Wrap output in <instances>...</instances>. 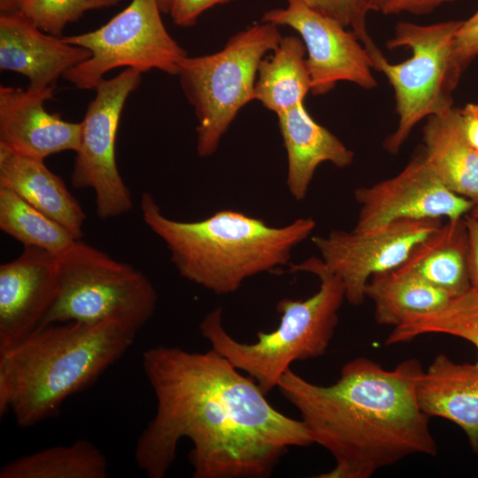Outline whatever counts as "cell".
<instances>
[{"label":"cell","instance_id":"cell-1","mask_svg":"<svg viewBox=\"0 0 478 478\" xmlns=\"http://www.w3.org/2000/svg\"><path fill=\"white\" fill-rule=\"evenodd\" d=\"M156 412L137 438L135 459L150 478L165 477L178 443H192L195 478L268 477L289 447L313 443L302 420L271 405L256 381L213 350L158 345L143 354Z\"/></svg>","mask_w":478,"mask_h":478},{"label":"cell","instance_id":"cell-2","mask_svg":"<svg viewBox=\"0 0 478 478\" xmlns=\"http://www.w3.org/2000/svg\"><path fill=\"white\" fill-rule=\"evenodd\" d=\"M418 360L386 370L366 358L347 362L331 385L312 383L288 369L277 389L299 412L313 443L335 465L319 478H369L414 454L435 456L437 444L415 385Z\"/></svg>","mask_w":478,"mask_h":478},{"label":"cell","instance_id":"cell-3","mask_svg":"<svg viewBox=\"0 0 478 478\" xmlns=\"http://www.w3.org/2000/svg\"><path fill=\"white\" fill-rule=\"evenodd\" d=\"M140 328L109 319L42 326L0 353V416L29 428L58 414L133 345Z\"/></svg>","mask_w":478,"mask_h":478},{"label":"cell","instance_id":"cell-4","mask_svg":"<svg viewBox=\"0 0 478 478\" xmlns=\"http://www.w3.org/2000/svg\"><path fill=\"white\" fill-rule=\"evenodd\" d=\"M143 220L166 244L179 274L218 295L236 291L256 274L289 264L292 250L314 230L312 218L272 227L224 209L197 221L165 216L153 196L141 197Z\"/></svg>","mask_w":478,"mask_h":478},{"label":"cell","instance_id":"cell-5","mask_svg":"<svg viewBox=\"0 0 478 478\" xmlns=\"http://www.w3.org/2000/svg\"><path fill=\"white\" fill-rule=\"evenodd\" d=\"M289 267V272L317 276L320 289L305 300L279 301L276 308L281 319L274 330L258 332L252 343L238 342L223 327L220 308L210 312L199 326L211 349L253 378L265 394L277 388L292 363L326 352L345 299L342 281L327 269L320 258L312 257Z\"/></svg>","mask_w":478,"mask_h":478},{"label":"cell","instance_id":"cell-6","mask_svg":"<svg viewBox=\"0 0 478 478\" xmlns=\"http://www.w3.org/2000/svg\"><path fill=\"white\" fill-rule=\"evenodd\" d=\"M278 27L260 21L233 35L221 50L180 62L177 75L197 120L200 157L216 152L241 109L254 100L258 65L282 38Z\"/></svg>","mask_w":478,"mask_h":478},{"label":"cell","instance_id":"cell-7","mask_svg":"<svg viewBox=\"0 0 478 478\" xmlns=\"http://www.w3.org/2000/svg\"><path fill=\"white\" fill-rule=\"evenodd\" d=\"M461 23L397 22L386 45L412 50V57L398 64L389 62L379 48L367 52L373 69L385 75L394 91L398 123L383 143L389 153L397 154L421 120L453 107L452 93L462 74L454 59L453 43Z\"/></svg>","mask_w":478,"mask_h":478},{"label":"cell","instance_id":"cell-8","mask_svg":"<svg viewBox=\"0 0 478 478\" xmlns=\"http://www.w3.org/2000/svg\"><path fill=\"white\" fill-rule=\"evenodd\" d=\"M58 263L57 295L40 327L117 319L141 329L153 316L156 289L133 266L81 240L58 254Z\"/></svg>","mask_w":478,"mask_h":478},{"label":"cell","instance_id":"cell-9","mask_svg":"<svg viewBox=\"0 0 478 478\" xmlns=\"http://www.w3.org/2000/svg\"><path fill=\"white\" fill-rule=\"evenodd\" d=\"M161 13L159 0H132L101 27L62 37L91 53L63 77L77 89H95L107 72L119 67L141 73L158 69L177 75L179 64L188 54L168 33Z\"/></svg>","mask_w":478,"mask_h":478},{"label":"cell","instance_id":"cell-10","mask_svg":"<svg viewBox=\"0 0 478 478\" xmlns=\"http://www.w3.org/2000/svg\"><path fill=\"white\" fill-rule=\"evenodd\" d=\"M142 81V73L126 68L112 79H104L95 89L81 124V143L75 152L71 183L95 193L96 212L108 220L128 212L131 193L119 172L115 144L119 122L128 96Z\"/></svg>","mask_w":478,"mask_h":478},{"label":"cell","instance_id":"cell-11","mask_svg":"<svg viewBox=\"0 0 478 478\" xmlns=\"http://www.w3.org/2000/svg\"><path fill=\"white\" fill-rule=\"evenodd\" d=\"M441 224V220H402L368 231L332 230L326 236H313L312 243L327 269L342 281L345 299L358 305L372 276L400 266Z\"/></svg>","mask_w":478,"mask_h":478},{"label":"cell","instance_id":"cell-12","mask_svg":"<svg viewBox=\"0 0 478 478\" xmlns=\"http://www.w3.org/2000/svg\"><path fill=\"white\" fill-rule=\"evenodd\" d=\"M286 2L284 8L266 11L261 21L287 26L299 34L306 49L313 96L328 93L338 81L365 89L377 87L369 54L352 31L300 0Z\"/></svg>","mask_w":478,"mask_h":478},{"label":"cell","instance_id":"cell-13","mask_svg":"<svg viewBox=\"0 0 478 478\" xmlns=\"http://www.w3.org/2000/svg\"><path fill=\"white\" fill-rule=\"evenodd\" d=\"M359 212L353 229L368 231L402 220H457L474 204L450 190L416 155L395 176L355 189Z\"/></svg>","mask_w":478,"mask_h":478},{"label":"cell","instance_id":"cell-14","mask_svg":"<svg viewBox=\"0 0 478 478\" xmlns=\"http://www.w3.org/2000/svg\"><path fill=\"white\" fill-rule=\"evenodd\" d=\"M58 255L24 246L21 254L0 266V353L36 330L58 290Z\"/></svg>","mask_w":478,"mask_h":478},{"label":"cell","instance_id":"cell-15","mask_svg":"<svg viewBox=\"0 0 478 478\" xmlns=\"http://www.w3.org/2000/svg\"><path fill=\"white\" fill-rule=\"evenodd\" d=\"M54 89L0 87V145L43 160L61 151L78 150L81 124L66 121L44 108V103L53 99Z\"/></svg>","mask_w":478,"mask_h":478},{"label":"cell","instance_id":"cell-16","mask_svg":"<svg viewBox=\"0 0 478 478\" xmlns=\"http://www.w3.org/2000/svg\"><path fill=\"white\" fill-rule=\"evenodd\" d=\"M91 56L83 47L42 31L21 15H0V68L29 80V89L55 87L58 79Z\"/></svg>","mask_w":478,"mask_h":478},{"label":"cell","instance_id":"cell-17","mask_svg":"<svg viewBox=\"0 0 478 478\" xmlns=\"http://www.w3.org/2000/svg\"><path fill=\"white\" fill-rule=\"evenodd\" d=\"M421 411L451 420L463 429L478 454V366L458 364L438 354L415 385Z\"/></svg>","mask_w":478,"mask_h":478},{"label":"cell","instance_id":"cell-18","mask_svg":"<svg viewBox=\"0 0 478 478\" xmlns=\"http://www.w3.org/2000/svg\"><path fill=\"white\" fill-rule=\"evenodd\" d=\"M287 153L286 183L291 196L303 200L318 166L329 162L338 168L351 166L354 152L337 136L316 122L304 103L277 114Z\"/></svg>","mask_w":478,"mask_h":478},{"label":"cell","instance_id":"cell-19","mask_svg":"<svg viewBox=\"0 0 478 478\" xmlns=\"http://www.w3.org/2000/svg\"><path fill=\"white\" fill-rule=\"evenodd\" d=\"M0 187L7 188L81 240L85 213L64 181L43 159L0 145Z\"/></svg>","mask_w":478,"mask_h":478},{"label":"cell","instance_id":"cell-20","mask_svg":"<svg viewBox=\"0 0 478 478\" xmlns=\"http://www.w3.org/2000/svg\"><path fill=\"white\" fill-rule=\"evenodd\" d=\"M424 158L452 192L478 204V151L467 142L459 109L428 117L422 129Z\"/></svg>","mask_w":478,"mask_h":478},{"label":"cell","instance_id":"cell-21","mask_svg":"<svg viewBox=\"0 0 478 478\" xmlns=\"http://www.w3.org/2000/svg\"><path fill=\"white\" fill-rule=\"evenodd\" d=\"M464 218L442 223L415 245L397 268L451 297L468 290V235Z\"/></svg>","mask_w":478,"mask_h":478},{"label":"cell","instance_id":"cell-22","mask_svg":"<svg viewBox=\"0 0 478 478\" xmlns=\"http://www.w3.org/2000/svg\"><path fill=\"white\" fill-rule=\"evenodd\" d=\"M272 53L258 65L254 100L277 115L304 103L312 83L300 37L282 36Z\"/></svg>","mask_w":478,"mask_h":478},{"label":"cell","instance_id":"cell-23","mask_svg":"<svg viewBox=\"0 0 478 478\" xmlns=\"http://www.w3.org/2000/svg\"><path fill=\"white\" fill-rule=\"evenodd\" d=\"M365 295L374 303L376 322L393 327L411 315L433 312L451 298L445 291L398 268L372 276Z\"/></svg>","mask_w":478,"mask_h":478},{"label":"cell","instance_id":"cell-24","mask_svg":"<svg viewBox=\"0 0 478 478\" xmlns=\"http://www.w3.org/2000/svg\"><path fill=\"white\" fill-rule=\"evenodd\" d=\"M107 474L104 454L86 439L20 456L0 469V478H105Z\"/></svg>","mask_w":478,"mask_h":478},{"label":"cell","instance_id":"cell-25","mask_svg":"<svg viewBox=\"0 0 478 478\" xmlns=\"http://www.w3.org/2000/svg\"><path fill=\"white\" fill-rule=\"evenodd\" d=\"M425 334L457 336L470 342L478 351V290L470 288L433 312L407 317L394 327L386 343L408 342Z\"/></svg>","mask_w":478,"mask_h":478},{"label":"cell","instance_id":"cell-26","mask_svg":"<svg viewBox=\"0 0 478 478\" xmlns=\"http://www.w3.org/2000/svg\"><path fill=\"white\" fill-rule=\"evenodd\" d=\"M0 228L24 246L41 248L57 255L77 240L61 224L4 187H0Z\"/></svg>","mask_w":478,"mask_h":478},{"label":"cell","instance_id":"cell-27","mask_svg":"<svg viewBox=\"0 0 478 478\" xmlns=\"http://www.w3.org/2000/svg\"><path fill=\"white\" fill-rule=\"evenodd\" d=\"M121 0H20L19 14L42 31L60 36L64 27L87 12L117 5Z\"/></svg>","mask_w":478,"mask_h":478},{"label":"cell","instance_id":"cell-28","mask_svg":"<svg viewBox=\"0 0 478 478\" xmlns=\"http://www.w3.org/2000/svg\"><path fill=\"white\" fill-rule=\"evenodd\" d=\"M311 9L329 17L352 31L367 51L377 48L366 25L367 0H300Z\"/></svg>","mask_w":478,"mask_h":478},{"label":"cell","instance_id":"cell-29","mask_svg":"<svg viewBox=\"0 0 478 478\" xmlns=\"http://www.w3.org/2000/svg\"><path fill=\"white\" fill-rule=\"evenodd\" d=\"M453 56L462 73L478 58V9L469 19L462 20L455 35Z\"/></svg>","mask_w":478,"mask_h":478},{"label":"cell","instance_id":"cell-30","mask_svg":"<svg viewBox=\"0 0 478 478\" xmlns=\"http://www.w3.org/2000/svg\"><path fill=\"white\" fill-rule=\"evenodd\" d=\"M232 1L235 0H167L168 13L176 26L189 27L196 25L207 10Z\"/></svg>","mask_w":478,"mask_h":478},{"label":"cell","instance_id":"cell-31","mask_svg":"<svg viewBox=\"0 0 478 478\" xmlns=\"http://www.w3.org/2000/svg\"><path fill=\"white\" fill-rule=\"evenodd\" d=\"M456 0H388L383 14H398L408 12L412 14H426L433 12L443 4Z\"/></svg>","mask_w":478,"mask_h":478},{"label":"cell","instance_id":"cell-32","mask_svg":"<svg viewBox=\"0 0 478 478\" xmlns=\"http://www.w3.org/2000/svg\"><path fill=\"white\" fill-rule=\"evenodd\" d=\"M468 235V274L471 288L478 290V219L465 216Z\"/></svg>","mask_w":478,"mask_h":478},{"label":"cell","instance_id":"cell-33","mask_svg":"<svg viewBox=\"0 0 478 478\" xmlns=\"http://www.w3.org/2000/svg\"><path fill=\"white\" fill-rule=\"evenodd\" d=\"M459 112L464 135L469 144L478 151V104L468 103Z\"/></svg>","mask_w":478,"mask_h":478},{"label":"cell","instance_id":"cell-34","mask_svg":"<svg viewBox=\"0 0 478 478\" xmlns=\"http://www.w3.org/2000/svg\"><path fill=\"white\" fill-rule=\"evenodd\" d=\"M20 0H0L1 15H19Z\"/></svg>","mask_w":478,"mask_h":478},{"label":"cell","instance_id":"cell-35","mask_svg":"<svg viewBox=\"0 0 478 478\" xmlns=\"http://www.w3.org/2000/svg\"><path fill=\"white\" fill-rule=\"evenodd\" d=\"M388 0H367L369 11L383 12Z\"/></svg>","mask_w":478,"mask_h":478},{"label":"cell","instance_id":"cell-36","mask_svg":"<svg viewBox=\"0 0 478 478\" xmlns=\"http://www.w3.org/2000/svg\"><path fill=\"white\" fill-rule=\"evenodd\" d=\"M160 8L163 13H168L167 0H159Z\"/></svg>","mask_w":478,"mask_h":478},{"label":"cell","instance_id":"cell-37","mask_svg":"<svg viewBox=\"0 0 478 478\" xmlns=\"http://www.w3.org/2000/svg\"><path fill=\"white\" fill-rule=\"evenodd\" d=\"M469 214L478 219V204L473 206Z\"/></svg>","mask_w":478,"mask_h":478}]
</instances>
